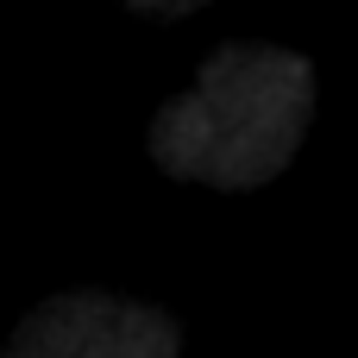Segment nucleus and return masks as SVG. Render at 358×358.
Instances as JSON below:
<instances>
[{
	"label": "nucleus",
	"instance_id": "obj_1",
	"mask_svg": "<svg viewBox=\"0 0 358 358\" xmlns=\"http://www.w3.org/2000/svg\"><path fill=\"white\" fill-rule=\"evenodd\" d=\"M315 113V63L283 44H220L195 88L157 107L151 157L208 189H264L302 145Z\"/></svg>",
	"mask_w": 358,
	"mask_h": 358
},
{
	"label": "nucleus",
	"instance_id": "obj_2",
	"mask_svg": "<svg viewBox=\"0 0 358 358\" xmlns=\"http://www.w3.org/2000/svg\"><path fill=\"white\" fill-rule=\"evenodd\" d=\"M0 358H182V327L164 308L69 289L38 302L13 327Z\"/></svg>",
	"mask_w": 358,
	"mask_h": 358
}]
</instances>
